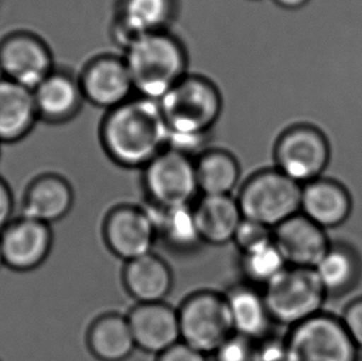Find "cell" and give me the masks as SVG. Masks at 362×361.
I'll return each mask as SVG.
<instances>
[{"label":"cell","instance_id":"603a6c76","mask_svg":"<svg viewBox=\"0 0 362 361\" xmlns=\"http://www.w3.org/2000/svg\"><path fill=\"white\" fill-rule=\"evenodd\" d=\"M37 120L33 91L0 77V144L23 140Z\"/></svg>","mask_w":362,"mask_h":361},{"label":"cell","instance_id":"836d02e7","mask_svg":"<svg viewBox=\"0 0 362 361\" xmlns=\"http://www.w3.org/2000/svg\"><path fill=\"white\" fill-rule=\"evenodd\" d=\"M279 8L286 10H299L307 6L310 0H274Z\"/></svg>","mask_w":362,"mask_h":361},{"label":"cell","instance_id":"7c38bea8","mask_svg":"<svg viewBox=\"0 0 362 361\" xmlns=\"http://www.w3.org/2000/svg\"><path fill=\"white\" fill-rule=\"evenodd\" d=\"M4 266L16 273L36 270L47 260L54 233L51 225L20 215L0 231Z\"/></svg>","mask_w":362,"mask_h":361},{"label":"cell","instance_id":"7a4b0ae2","mask_svg":"<svg viewBox=\"0 0 362 361\" xmlns=\"http://www.w3.org/2000/svg\"><path fill=\"white\" fill-rule=\"evenodd\" d=\"M158 103L168 130L167 149L193 159L209 149L223 110L221 91L211 79L188 74Z\"/></svg>","mask_w":362,"mask_h":361},{"label":"cell","instance_id":"ba28073f","mask_svg":"<svg viewBox=\"0 0 362 361\" xmlns=\"http://www.w3.org/2000/svg\"><path fill=\"white\" fill-rule=\"evenodd\" d=\"M287 361H358V349L341 319L319 313L289 328Z\"/></svg>","mask_w":362,"mask_h":361},{"label":"cell","instance_id":"4316f807","mask_svg":"<svg viewBox=\"0 0 362 361\" xmlns=\"http://www.w3.org/2000/svg\"><path fill=\"white\" fill-rule=\"evenodd\" d=\"M314 271L327 296H339L348 292L358 282L360 263L356 254L349 248L330 245Z\"/></svg>","mask_w":362,"mask_h":361},{"label":"cell","instance_id":"9a60e30c","mask_svg":"<svg viewBox=\"0 0 362 361\" xmlns=\"http://www.w3.org/2000/svg\"><path fill=\"white\" fill-rule=\"evenodd\" d=\"M137 349L160 355L181 342L176 308L166 302L136 303L127 316Z\"/></svg>","mask_w":362,"mask_h":361},{"label":"cell","instance_id":"d6986e66","mask_svg":"<svg viewBox=\"0 0 362 361\" xmlns=\"http://www.w3.org/2000/svg\"><path fill=\"white\" fill-rule=\"evenodd\" d=\"M122 283L136 303L165 302L172 292L175 277L166 260L150 253L125 263Z\"/></svg>","mask_w":362,"mask_h":361},{"label":"cell","instance_id":"4dcf8cb0","mask_svg":"<svg viewBox=\"0 0 362 361\" xmlns=\"http://www.w3.org/2000/svg\"><path fill=\"white\" fill-rule=\"evenodd\" d=\"M358 349H362V298L350 303L340 318Z\"/></svg>","mask_w":362,"mask_h":361},{"label":"cell","instance_id":"9c48e42d","mask_svg":"<svg viewBox=\"0 0 362 361\" xmlns=\"http://www.w3.org/2000/svg\"><path fill=\"white\" fill-rule=\"evenodd\" d=\"M142 187L148 205L157 208L194 205L201 195L196 159L171 149L163 150L142 170Z\"/></svg>","mask_w":362,"mask_h":361},{"label":"cell","instance_id":"277c9868","mask_svg":"<svg viewBox=\"0 0 362 361\" xmlns=\"http://www.w3.org/2000/svg\"><path fill=\"white\" fill-rule=\"evenodd\" d=\"M300 198L302 185L276 167L255 172L236 197L245 219L271 229L300 213Z\"/></svg>","mask_w":362,"mask_h":361},{"label":"cell","instance_id":"5b68a950","mask_svg":"<svg viewBox=\"0 0 362 361\" xmlns=\"http://www.w3.org/2000/svg\"><path fill=\"white\" fill-rule=\"evenodd\" d=\"M262 291L274 323L288 328L322 313L328 297L314 269L293 266H287Z\"/></svg>","mask_w":362,"mask_h":361},{"label":"cell","instance_id":"ac0fdd59","mask_svg":"<svg viewBox=\"0 0 362 361\" xmlns=\"http://www.w3.org/2000/svg\"><path fill=\"white\" fill-rule=\"evenodd\" d=\"M33 93L40 120L49 124L74 119L86 102L78 77L64 69H54Z\"/></svg>","mask_w":362,"mask_h":361},{"label":"cell","instance_id":"30bf717a","mask_svg":"<svg viewBox=\"0 0 362 361\" xmlns=\"http://www.w3.org/2000/svg\"><path fill=\"white\" fill-rule=\"evenodd\" d=\"M54 69L51 50L34 33L18 30L0 40V77L33 91Z\"/></svg>","mask_w":362,"mask_h":361},{"label":"cell","instance_id":"7402d4cb","mask_svg":"<svg viewBox=\"0 0 362 361\" xmlns=\"http://www.w3.org/2000/svg\"><path fill=\"white\" fill-rule=\"evenodd\" d=\"M197 224L204 244L223 246L233 243L244 219L234 195H199L193 205Z\"/></svg>","mask_w":362,"mask_h":361},{"label":"cell","instance_id":"8992f818","mask_svg":"<svg viewBox=\"0 0 362 361\" xmlns=\"http://www.w3.org/2000/svg\"><path fill=\"white\" fill-rule=\"evenodd\" d=\"M181 342L213 355L234 334L224 293L203 290L192 293L177 308Z\"/></svg>","mask_w":362,"mask_h":361},{"label":"cell","instance_id":"8fae6325","mask_svg":"<svg viewBox=\"0 0 362 361\" xmlns=\"http://www.w3.org/2000/svg\"><path fill=\"white\" fill-rule=\"evenodd\" d=\"M103 238L110 253L127 263L153 253L156 224L147 207L117 205L104 219Z\"/></svg>","mask_w":362,"mask_h":361},{"label":"cell","instance_id":"52a82bcc","mask_svg":"<svg viewBox=\"0 0 362 361\" xmlns=\"http://www.w3.org/2000/svg\"><path fill=\"white\" fill-rule=\"evenodd\" d=\"M330 155V142L323 130L299 122L287 127L274 144V167L299 185H307L322 177Z\"/></svg>","mask_w":362,"mask_h":361},{"label":"cell","instance_id":"1f68e13d","mask_svg":"<svg viewBox=\"0 0 362 361\" xmlns=\"http://www.w3.org/2000/svg\"><path fill=\"white\" fill-rule=\"evenodd\" d=\"M157 361H208V355L187 345L186 343L180 342L160 354Z\"/></svg>","mask_w":362,"mask_h":361},{"label":"cell","instance_id":"e0dca14e","mask_svg":"<svg viewBox=\"0 0 362 361\" xmlns=\"http://www.w3.org/2000/svg\"><path fill=\"white\" fill-rule=\"evenodd\" d=\"M74 190L69 180L56 173H45L30 182L21 203V214L52 225L72 210Z\"/></svg>","mask_w":362,"mask_h":361},{"label":"cell","instance_id":"5bb4252c","mask_svg":"<svg viewBox=\"0 0 362 361\" xmlns=\"http://www.w3.org/2000/svg\"><path fill=\"white\" fill-rule=\"evenodd\" d=\"M177 0H120L112 36L122 51L145 35L170 31L176 19Z\"/></svg>","mask_w":362,"mask_h":361},{"label":"cell","instance_id":"44dd1931","mask_svg":"<svg viewBox=\"0 0 362 361\" xmlns=\"http://www.w3.org/2000/svg\"><path fill=\"white\" fill-rule=\"evenodd\" d=\"M351 205L348 190L337 180L320 177L302 185L300 213L323 229L343 224Z\"/></svg>","mask_w":362,"mask_h":361},{"label":"cell","instance_id":"e575fe53","mask_svg":"<svg viewBox=\"0 0 362 361\" xmlns=\"http://www.w3.org/2000/svg\"><path fill=\"white\" fill-rule=\"evenodd\" d=\"M4 266V260H3V251H1V243H0V268Z\"/></svg>","mask_w":362,"mask_h":361},{"label":"cell","instance_id":"ffe728a7","mask_svg":"<svg viewBox=\"0 0 362 361\" xmlns=\"http://www.w3.org/2000/svg\"><path fill=\"white\" fill-rule=\"evenodd\" d=\"M224 294L234 333L256 342L272 333L274 323L262 290L240 282L231 286Z\"/></svg>","mask_w":362,"mask_h":361},{"label":"cell","instance_id":"6da1fadb","mask_svg":"<svg viewBox=\"0 0 362 361\" xmlns=\"http://www.w3.org/2000/svg\"><path fill=\"white\" fill-rule=\"evenodd\" d=\"M100 142L109 159L124 168L144 170L167 149L168 130L158 101L134 96L108 110Z\"/></svg>","mask_w":362,"mask_h":361},{"label":"cell","instance_id":"2e32d148","mask_svg":"<svg viewBox=\"0 0 362 361\" xmlns=\"http://www.w3.org/2000/svg\"><path fill=\"white\" fill-rule=\"evenodd\" d=\"M274 240L288 266L314 269L330 248L325 229L298 213L274 229Z\"/></svg>","mask_w":362,"mask_h":361},{"label":"cell","instance_id":"f1b7e54d","mask_svg":"<svg viewBox=\"0 0 362 361\" xmlns=\"http://www.w3.org/2000/svg\"><path fill=\"white\" fill-rule=\"evenodd\" d=\"M214 361H259V343L234 333L213 354Z\"/></svg>","mask_w":362,"mask_h":361},{"label":"cell","instance_id":"83f0119b","mask_svg":"<svg viewBox=\"0 0 362 361\" xmlns=\"http://www.w3.org/2000/svg\"><path fill=\"white\" fill-rule=\"evenodd\" d=\"M239 265L244 282L259 290H264L288 266L274 239L259 248L241 253Z\"/></svg>","mask_w":362,"mask_h":361},{"label":"cell","instance_id":"f546056e","mask_svg":"<svg viewBox=\"0 0 362 361\" xmlns=\"http://www.w3.org/2000/svg\"><path fill=\"white\" fill-rule=\"evenodd\" d=\"M272 239H274V229L244 218L236 230L233 243L235 244L241 254L255 248H259Z\"/></svg>","mask_w":362,"mask_h":361},{"label":"cell","instance_id":"d4e9b609","mask_svg":"<svg viewBox=\"0 0 362 361\" xmlns=\"http://www.w3.org/2000/svg\"><path fill=\"white\" fill-rule=\"evenodd\" d=\"M156 224L157 240L178 254L194 253L204 244L197 224L193 205L157 208L148 205Z\"/></svg>","mask_w":362,"mask_h":361},{"label":"cell","instance_id":"484cf974","mask_svg":"<svg viewBox=\"0 0 362 361\" xmlns=\"http://www.w3.org/2000/svg\"><path fill=\"white\" fill-rule=\"evenodd\" d=\"M201 195H233L240 180V164L231 152L208 149L196 159Z\"/></svg>","mask_w":362,"mask_h":361},{"label":"cell","instance_id":"4fadbf2b","mask_svg":"<svg viewBox=\"0 0 362 361\" xmlns=\"http://www.w3.org/2000/svg\"><path fill=\"white\" fill-rule=\"evenodd\" d=\"M78 79L84 101L107 112L136 96L122 56H97L86 64Z\"/></svg>","mask_w":362,"mask_h":361},{"label":"cell","instance_id":"d6a6232c","mask_svg":"<svg viewBox=\"0 0 362 361\" xmlns=\"http://www.w3.org/2000/svg\"><path fill=\"white\" fill-rule=\"evenodd\" d=\"M14 195L9 185L0 177V231L14 219Z\"/></svg>","mask_w":362,"mask_h":361},{"label":"cell","instance_id":"3957f363","mask_svg":"<svg viewBox=\"0 0 362 361\" xmlns=\"http://www.w3.org/2000/svg\"><path fill=\"white\" fill-rule=\"evenodd\" d=\"M135 94L160 101L188 74V54L170 31L145 35L124 50Z\"/></svg>","mask_w":362,"mask_h":361},{"label":"cell","instance_id":"cb8c5ba5","mask_svg":"<svg viewBox=\"0 0 362 361\" xmlns=\"http://www.w3.org/2000/svg\"><path fill=\"white\" fill-rule=\"evenodd\" d=\"M89 352L99 361H125L136 349L127 316L105 313L94 319L87 333Z\"/></svg>","mask_w":362,"mask_h":361}]
</instances>
